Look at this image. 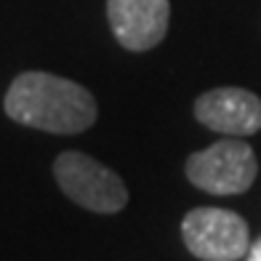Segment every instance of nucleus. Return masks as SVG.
Returning <instances> with one entry per match:
<instances>
[{"instance_id":"obj_3","label":"nucleus","mask_w":261,"mask_h":261,"mask_svg":"<svg viewBox=\"0 0 261 261\" xmlns=\"http://www.w3.org/2000/svg\"><path fill=\"white\" fill-rule=\"evenodd\" d=\"M258 173L256 152L240 139H221L187 160V179L211 195H240Z\"/></svg>"},{"instance_id":"obj_1","label":"nucleus","mask_w":261,"mask_h":261,"mask_svg":"<svg viewBox=\"0 0 261 261\" xmlns=\"http://www.w3.org/2000/svg\"><path fill=\"white\" fill-rule=\"evenodd\" d=\"M6 115L21 125L48 134H80L96 120L88 88L51 72L19 75L6 93Z\"/></svg>"},{"instance_id":"obj_5","label":"nucleus","mask_w":261,"mask_h":261,"mask_svg":"<svg viewBox=\"0 0 261 261\" xmlns=\"http://www.w3.org/2000/svg\"><path fill=\"white\" fill-rule=\"evenodd\" d=\"M107 19L117 43L128 51H149L165 38L168 0H107Z\"/></svg>"},{"instance_id":"obj_7","label":"nucleus","mask_w":261,"mask_h":261,"mask_svg":"<svg viewBox=\"0 0 261 261\" xmlns=\"http://www.w3.org/2000/svg\"><path fill=\"white\" fill-rule=\"evenodd\" d=\"M245 261H261V237L256 243H251V248H248V256Z\"/></svg>"},{"instance_id":"obj_4","label":"nucleus","mask_w":261,"mask_h":261,"mask_svg":"<svg viewBox=\"0 0 261 261\" xmlns=\"http://www.w3.org/2000/svg\"><path fill=\"white\" fill-rule=\"evenodd\" d=\"M189 253L203 261H240L251 248V232L240 213L227 208H195L181 221Z\"/></svg>"},{"instance_id":"obj_2","label":"nucleus","mask_w":261,"mask_h":261,"mask_svg":"<svg viewBox=\"0 0 261 261\" xmlns=\"http://www.w3.org/2000/svg\"><path fill=\"white\" fill-rule=\"evenodd\" d=\"M54 176L72 203L93 213H117L128 203V189L120 176L83 152H62L54 160Z\"/></svg>"},{"instance_id":"obj_6","label":"nucleus","mask_w":261,"mask_h":261,"mask_svg":"<svg viewBox=\"0 0 261 261\" xmlns=\"http://www.w3.org/2000/svg\"><path fill=\"white\" fill-rule=\"evenodd\" d=\"M195 117L216 134L251 136L261 130V99L245 88H213L195 101Z\"/></svg>"}]
</instances>
